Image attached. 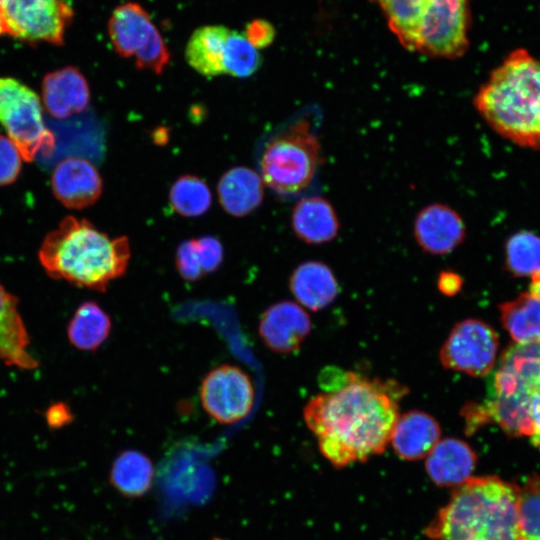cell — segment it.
<instances>
[{
	"instance_id": "obj_21",
	"label": "cell",
	"mask_w": 540,
	"mask_h": 540,
	"mask_svg": "<svg viewBox=\"0 0 540 540\" xmlns=\"http://www.w3.org/2000/svg\"><path fill=\"white\" fill-rule=\"evenodd\" d=\"M17 304V298L0 284V360L21 369H34L38 362L28 352L29 336Z\"/></svg>"
},
{
	"instance_id": "obj_7",
	"label": "cell",
	"mask_w": 540,
	"mask_h": 540,
	"mask_svg": "<svg viewBox=\"0 0 540 540\" xmlns=\"http://www.w3.org/2000/svg\"><path fill=\"white\" fill-rule=\"evenodd\" d=\"M0 124L25 161L53 153L55 137L44 123L38 95L14 78L0 77Z\"/></svg>"
},
{
	"instance_id": "obj_31",
	"label": "cell",
	"mask_w": 540,
	"mask_h": 540,
	"mask_svg": "<svg viewBox=\"0 0 540 540\" xmlns=\"http://www.w3.org/2000/svg\"><path fill=\"white\" fill-rule=\"evenodd\" d=\"M518 540H540V475L519 489Z\"/></svg>"
},
{
	"instance_id": "obj_23",
	"label": "cell",
	"mask_w": 540,
	"mask_h": 540,
	"mask_svg": "<svg viewBox=\"0 0 540 540\" xmlns=\"http://www.w3.org/2000/svg\"><path fill=\"white\" fill-rule=\"evenodd\" d=\"M230 29L223 25H206L196 29L186 48L187 63L200 75L217 77L224 72V47Z\"/></svg>"
},
{
	"instance_id": "obj_26",
	"label": "cell",
	"mask_w": 540,
	"mask_h": 540,
	"mask_svg": "<svg viewBox=\"0 0 540 540\" xmlns=\"http://www.w3.org/2000/svg\"><path fill=\"white\" fill-rule=\"evenodd\" d=\"M499 310L503 327L517 343L540 338V299L525 292L500 304Z\"/></svg>"
},
{
	"instance_id": "obj_16",
	"label": "cell",
	"mask_w": 540,
	"mask_h": 540,
	"mask_svg": "<svg viewBox=\"0 0 540 540\" xmlns=\"http://www.w3.org/2000/svg\"><path fill=\"white\" fill-rule=\"evenodd\" d=\"M440 436L441 427L432 415L411 410L398 417L390 442L401 459L415 461L426 457Z\"/></svg>"
},
{
	"instance_id": "obj_29",
	"label": "cell",
	"mask_w": 540,
	"mask_h": 540,
	"mask_svg": "<svg viewBox=\"0 0 540 540\" xmlns=\"http://www.w3.org/2000/svg\"><path fill=\"white\" fill-rule=\"evenodd\" d=\"M261 63L262 58L258 49L247 40L244 32L230 30L224 47L225 74L246 78L253 75Z\"/></svg>"
},
{
	"instance_id": "obj_32",
	"label": "cell",
	"mask_w": 540,
	"mask_h": 540,
	"mask_svg": "<svg viewBox=\"0 0 540 540\" xmlns=\"http://www.w3.org/2000/svg\"><path fill=\"white\" fill-rule=\"evenodd\" d=\"M175 264L178 273L187 281H196L205 275L194 239L185 240L178 246Z\"/></svg>"
},
{
	"instance_id": "obj_30",
	"label": "cell",
	"mask_w": 540,
	"mask_h": 540,
	"mask_svg": "<svg viewBox=\"0 0 540 540\" xmlns=\"http://www.w3.org/2000/svg\"><path fill=\"white\" fill-rule=\"evenodd\" d=\"M506 267L515 276H532L540 271V237L527 231L511 236L505 247Z\"/></svg>"
},
{
	"instance_id": "obj_15",
	"label": "cell",
	"mask_w": 540,
	"mask_h": 540,
	"mask_svg": "<svg viewBox=\"0 0 540 540\" xmlns=\"http://www.w3.org/2000/svg\"><path fill=\"white\" fill-rule=\"evenodd\" d=\"M42 99L51 116L67 118L87 108L90 101L89 86L77 68L65 67L45 76Z\"/></svg>"
},
{
	"instance_id": "obj_39",
	"label": "cell",
	"mask_w": 540,
	"mask_h": 540,
	"mask_svg": "<svg viewBox=\"0 0 540 540\" xmlns=\"http://www.w3.org/2000/svg\"><path fill=\"white\" fill-rule=\"evenodd\" d=\"M531 277L532 281L528 293L530 296L540 299V271L534 273Z\"/></svg>"
},
{
	"instance_id": "obj_38",
	"label": "cell",
	"mask_w": 540,
	"mask_h": 540,
	"mask_svg": "<svg viewBox=\"0 0 540 540\" xmlns=\"http://www.w3.org/2000/svg\"><path fill=\"white\" fill-rule=\"evenodd\" d=\"M530 415L532 420L531 442L540 450V390L532 395Z\"/></svg>"
},
{
	"instance_id": "obj_28",
	"label": "cell",
	"mask_w": 540,
	"mask_h": 540,
	"mask_svg": "<svg viewBox=\"0 0 540 540\" xmlns=\"http://www.w3.org/2000/svg\"><path fill=\"white\" fill-rule=\"evenodd\" d=\"M169 201L173 210L184 217L203 215L211 206L212 195L208 185L194 175H183L171 186Z\"/></svg>"
},
{
	"instance_id": "obj_1",
	"label": "cell",
	"mask_w": 540,
	"mask_h": 540,
	"mask_svg": "<svg viewBox=\"0 0 540 540\" xmlns=\"http://www.w3.org/2000/svg\"><path fill=\"white\" fill-rule=\"evenodd\" d=\"M320 386L324 392L307 402L303 416L322 455L340 468L383 453L407 389L335 367L322 371Z\"/></svg>"
},
{
	"instance_id": "obj_5",
	"label": "cell",
	"mask_w": 540,
	"mask_h": 540,
	"mask_svg": "<svg viewBox=\"0 0 540 540\" xmlns=\"http://www.w3.org/2000/svg\"><path fill=\"white\" fill-rule=\"evenodd\" d=\"M409 51L457 59L469 47L470 0H371Z\"/></svg>"
},
{
	"instance_id": "obj_4",
	"label": "cell",
	"mask_w": 540,
	"mask_h": 540,
	"mask_svg": "<svg viewBox=\"0 0 540 540\" xmlns=\"http://www.w3.org/2000/svg\"><path fill=\"white\" fill-rule=\"evenodd\" d=\"M519 488L496 476L470 477L425 528L430 540H518Z\"/></svg>"
},
{
	"instance_id": "obj_2",
	"label": "cell",
	"mask_w": 540,
	"mask_h": 540,
	"mask_svg": "<svg viewBox=\"0 0 540 540\" xmlns=\"http://www.w3.org/2000/svg\"><path fill=\"white\" fill-rule=\"evenodd\" d=\"M38 255L50 277L104 292L126 272L131 250L126 236L110 238L86 219L67 216L44 238Z\"/></svg>"
},
{
	"instance_id": "obj_25",
	"label": "cell",
	"mask_w": 540,
	"mask_h": 540,
	"mask_svg": "<svg viewBox=\"0 0 540 540\" xmlns=\"http://www.w3.org/2000/svg\"><path fill=\"white\" fill-rule=\"evenodd\" d=\"M109 315L95 302L82 303L68 325V338L78 349H97L111 331Z\"/></svg>"
},
{
	"instance_id": "obj_37",
	"label": "cell",
	"mask_w": 540,
	"mask_h": 540,
	"mask_svg": "<svg viewBox=\"0 0 540 540\" xmlns=\"http://www.w3.org/2000/svg\"><path fill=\"white\" fill-rule=\"evenodd\" d=\"M463 285V279L455 272L442 271L437 279L439 291L446 296H454Z\"/></svg>"
},
{
	"instance_id": "obj_22",
	"label": "cell",
	"mask_w": 540,
	"mask_h": 540,
	"mask_svg": "<svg viewBox=\"0 0 540 540\" xmlns=\"http://www.w3.org/2000/svg\"><path fill=\"white\" fill-rule=\"evenodd\" d=\"M219 202L228 214L243 217L260 206L264 196L259 173L245 166L226 171L217 185Z\"/></svg>"
},
{
	"instance_id": "obj_9",
	"label": "cell",
	"mask_w": 540,
	"mask_h": 540,
	"mask_svg": "<svg viewBox=\"0 0 540 540\" xmlns=\"http://www.w3.org/2000/svg\"><path fill=\"white\" fill-rule=\"evenodd\" d=\"M498 348L495 330L482 320L469 318L453 326L439 358L445 369L481 377L494 367Z\"/></svg>"
},
{
	"instance_id": "obj_35",
	"label": "cell",
	"mask_w": 540,
	"mask_h": 540,
	"mask_svg": "<svg viewBox=\"0 0 540 540\" xmlns=\"http://www.w3.org/2000/svg\"><path fill=\"white\" fill-rule=\"evenodd\" d=\"M244 34L255 48L261 49L272 44L275 38V29L270 22L255 19L247 25Z\"/></svg>"
},
{
	"instance_id": "obj_10",
	"label": "cell",
	"mask_w": 540,
	"mask_h": 540,
	"mask_svg": "<svg viewBox=\"0 0 540 540\" xmlns=\"http://www.w3.org/2000/svg\"><path fill=\"white\" fill-rule=\"evenodd\" d=\"M6 33L27 41L61 44L72 16L66 0H1Z\"/></svg>"
},
{
	"instance_id": "obj_12",
	"label": "cell",
	"mask_w": 540,
	"mask_h": 540,
	"mask_svg": "<svg viewBox=\"0 0 540 540\" xmlns=\"http://www.w3.org/2000/svg\"><path fill=\"white\" fill-rule=\"evenodd\" d=\"M413 235L419 247L433 255H445L465 239L466 227L452 207L433 203L422 208L413 223Z\"/></svg>"
},
{
	"instance_id": "obj_20",
	"label": "cell",
	"mask_w": 540,
	"mask_h": 540,
	"mask_svg": "<svg viewBox=\"0 0 540 540\" xmlns=\"http://www.w3.org/2000/svg\"><path fill=\"white\" fill-rule=\"evenodd\" d=\"M291 225L300 240L313 245L332 241L340 230L333 205L322 196L301 198L293 207Z\"/></svg>"
},
{
	"instance_id": "obj_8",
	"label": "cell",
	"mask_w": 540,
	"mask_h": 540,
	"mask_svg": "<svg viewBox=\"0 0 540 540\" xmlns=\"http://www.w3.org/2000/svg\"><path fill=\"white\" fill-rule=\"evenodd\" d=\"M108 32L115 51L124 58L135 57L137 68L161 74L170 60L168 48L148 12L128 2L112 13Z\"/></svg>"
},
{
	"instance_id": "obj_17",
	"label": "cell",
	"mask_w": 540,
	"mask_h": 540,
	"mask_svg": "<svg viewBox=\"0 0 540 540\" xmlns=\"http://www.w3.org/2000/svg\"><path fill=\"white\" fill-rule=\"evenodd\" d=\"M532 395L524 388L514 391L488 389L487 399L480 403L485 423H496L509 436H530Z\"/></svg>"
},
{
	"instance_id": "obj_36",
	"label": "cell",
	"mask_w": 540,
	"mask_h": 540,
	"mask_svg": "<svg viewBox=\"0 0 540 540\" xmlns=\"http://www.w3.org/2000/svg\"><path fill=\"white\" fill-rule=\"evenodd\" d=\"M72 413L65 403H56L46 412V420L51 428H60L72 421Z\"/></svg>"
},
{
	"instance_id": "obj_33",
	"label": "cell",
	"mask_w": 540,
	"mask_h": 540,
	"mask_svg": "<svg viewBox=\"0 0 540 540\" xmlns=\"http://www.w3.org/2000/svg\"><path fill=\"white\" fill-rule=\"evenodd\" d=\"M22 156L15 144L0 134V186L14 182L21 170Z\"/></svg>"
},
{
	"instance_id": "obj_18",
	"label": "cell",
	"mask_w": 540,
	"mask_h": 540,
	"mask_svg": "<svg viewBox=\"0 0 540 540\" xmlns=\"http://www.w3.org/2000/svg\"><path fill=\"white\" fill-rule=\"evenodd\" d=\"M431 480L441 486H458L470 478L477 456L463 440L449 437L439 440L425 457Z\"/></svg>"
},
{
	"instance_id": "obj_40",
	"label": "cell",
	"mask_w": 540,
	"mask_h": 540,
	"mask_svg": "<svg viewBox=\"0 0 540 540\" xmlns=\"http://www.w3.org/2000/svg\"><path fill=\"white\" fill-rule=\"evenodd\" d=\"M5 33H6V28H5V24H4V21H3L1 4H0V35L5 34Z\"/></svg>"
},
{
	"instance_id": "obj_6",
	"label": "cell",
	"mask_w": 540,
	"mask_h": 540,
	"mask_svg": "<svg viewBox=\"0 0 540 540\" xmlns=\"http://www.w3.org/2000/svg\"><path fill=\"white\" fill-rule=\"evenodd\" d=\"M322 164L321 144L310 115H300L274 132L258 157L259 175L276 195L303 194L315 181Z\"/></svg>"
},
{
	"instance_id": "obj_34",
	"label": "cell",
	"mask_w": 540,
	"mask_h": 540,
	"mask_svg": "<svg viewBox=\"0 0 540 540\" xmlns=\"http://www.w3.org/2000/svg\"><path fill=\"white\" fill-rule=\"evenodd\" d=\"M194 240L204 273L215 271L223 261L224 251L221 242L213 236H202Z\"/></svg>"
},
{
	"instance_id": "obj_19",
	"label": "cell",
	"mask_w": 540,
	"mask_h": 540,
	"mask_svg": "<svg viewBox=\"0 0 540 540\" xmlns=\"http://www.w3.org/2000/svg\"><path fill=\"white\" fill-rule=\"evenodd\" d=\"M289 288L300 306L314 312L327 308L339 293L331 268L315 260L303 262L294 269Z\"/></svg>"
},
{
	"instance_id": "obj_27",
	"label": "cell",
	"mask_w": 540,
	"mask_h": 540,
	"mask_svg": "<svg viewBox=\"0 0 540 540\" xmlns=\"http://www.w3.org/2000/svg\"><path fill=\"white\" fill-rule=\"evenodd\" d=\"M499 367L513 373L533 394L540 390V338L509 346Z\"/></svg>"
},
{
	"instance_id": "obj_14",
	"label": "cell",
	"mask_w": 540,
	"mask_h": 540,
	"mask_svg": "<svg viewBox=\"0 0 540 540\" xmlns=\"http://www.w3.org/2000/svg\"><path fill=\"white\" fill-rule=\"evenodd\" d=\"M51 185L55 197L72 209H83L94 204L103 188L95 166L79 157H67L60 161L52 173Z\"/></svg>"
},
{
	"instance_id": "obj_24",
	"label": "cell",
	"mask_w": 540,
	"mask_h": 540,
	"mask_svg": "<svg viewBox=\"0 0 540 540\" xmlns=\"http://www.w3.org/2000/svg\"><path fill=\"white\" fill-rule=\"evenodd\" d=\"M154 468L151 460L136 450H126L114 460L110 480L123 495L140 497L146 494L153 483Z\"/></svg>"
},
{
	"instance_id": "obj_11",
	"label": "cell",
	"mask_w": 540,
	"mask_h": 540,
	"mask_svg": "<svg viewBox=\"0 0 540 540\" xmlns=\"http://www.w3.org/2000/svg\"><path fill=\"white\" fill-rule=\"evenodd\" d=\"M254 385L241 368L224 364L211 370L203 379L200 399L204 410L217 422L235 423L251 411Z\"/></svg>"
},
{
	"instance_id": "obj_41",
	"label": "cell",
	"mask_w": 540,
	"mask_h": 540,
	"mask_svg": "<svg viewBox=\"0 0 540 540\" xmlns=\"http://www.w3.org/2000/svg\"><path fill=\"white\" fill-rule=\"evenodd\" d=\"M1 1V0H0Z\"/></svg>"
},
{
	"instance_id": "obj_3",
	"label": "cell",
	"mask_w": 540,
	"mask_h": 540,
	"mask_svg": "<svg viewBox=\"0 0 540 540\" xmlns=\"http://www.w3.org/2000/svg\"><path fill=\"white\" fill-rule=\"evenodd\" d=\"M473 104L499 135L540 149V60L529 51H511L480 86Z\"/></svg>"
},
{
	"instance_id": "obj_13",
	"label": "cell",
	"mask_w": 540,
	"mask_h": 540,
	"mask_svg": "<svg viewBox=\"0 0 540 540\" xmlns=\"http://www.w3.org/2000/svg\"><path fill=\"white\" fill-rule=\"evenodd\" d=\"M311 319L299 304L277 302L268 307L259 322V335L272 351L288 354L298 350L311 331Z\"/></svg>"
}]
</instances>
